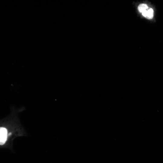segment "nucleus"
<instances>
[{
  "label": "nucleus",
  "instance_id": "2",
  "mask_svg": "<svg viewBox=\"0 0 163 163\" xmlns=\"http://www.w3.org/2000/svg\"><path fill=\"white\" fill-rule=\"evenodd\" d=\"M142 14L147 19H150L153 17L154 11L152 9L148 7V9L142 13Z\"/></svg>",
  "mask_w": 163,
  "mask_h": 163
},
{
  "label": "nucleus",
  "instance_id": "3",
  "mask_svg": "<svg viewBox=\"0 0 163 163\" xmlns=\"http://www.w3.org/2000/svg\"><path fill=\"white\" fill-rule=\"evenodd\" d=\"M148 8L147 5L144 4H140L138 7V9L140 13H142L145 11Z\"/></svg>",
  "mask_w": 163,
  "mask_h": 163
},
{
  "label": "nucleus",
  "instance_id": "1",
  "mask_svg": "<svg viewBox=\"0 0 163 163\" xmlns=\"http://www.w3.org/2000/svg\"><path fill=\"white\" fill-rule=\"evenodd\" d=\"M7 136V131L6 129L4 127L0 128V144H4L5 142Z\"/></svg>",
  "mask_w": 163,
  "mask_h": 163
}]
</instances>
